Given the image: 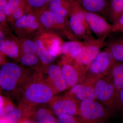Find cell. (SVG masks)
<instances>
[{"label": "cell", "instance_id": "4fadbf2b", "mask_svg": "<svg viewBox=\"0 0 123 123\" xmlns=\"http://www.w3.org/2000/svg\"><path fill=\"white\" fill-rule=\"evenodd\" d=\"M85 15L91 30L97 36V39L106 40L113 33V25L102 16L85 10Z\"/></svg>", "mask_w": 123, "mask_h": 123}, {"label": "cell", "instance_id": "e575fe53", "mask_svg": "<svg viewBox=\"0 0 123 123\" xmlns=\"http://www.w3.org/2000/svg\"><path fill=\"white\" fill-rule=\"evenodd\" d=\"M120 33H122V34H123V29L122 30V31H120Z\"/></svg>", "mask_w": 123, "mask_h": 123}, {"label": "cell", "instance_id": "d6986e66", "mask_svg": "<svg viewBox=\"0 0 123 123\" xmlns=\"http://www.w3.org/2000/svg\"><path fill=\"white\" fill-rule=\"evenodd\" d=\"M84 43L79 40H70L63 42L61 49L62 58L74 61L80 53Z\"/></svg>", "mask_w": 123, "mask_h": 123}, {"label": "cell", "instance_id": "30bf717a", "mask_svg": "<svg viewBox=\"0 0 123 123\" xmlns=\"http://www.w3.org/2000/svg\"><path fill=\"white\" fill-rule=\"evenodd\" d=\"M59 65L68 89L81 83L85 79L89 69L76 63L74 60H68L62 58Z\"/></svg>", "mask_w": 123, "mask_h": 123}, {"label": "cell", "instance_id": "4dcf8cb0", "mask_svg": "<svg viewBox=\"0 0 123 123\" xmlns=\"http://www.w3.org/2000/svg\"><path fill=\"white\" fill-rule=\"evenodd\" d=\"M57 123H85L79 117L61 115L57 117Z\"/></svg>", "mask_w": 123, "mask_h": 123}, {"label": "cell", "instance_id": "cb8c5ba5", "mask_svg": "<svg viewBox=\"0 0 123 123\" xmlns=\"http://www.w3.org/2000/svg\"><path fill=\"white\" fill-rule=\"evenodd\" d=\"M30 110L18 106L2 117L9 123H21L27 120Z\"/></svg>", "mask_w": 123, "mask_h": 123}, {"label": "cell", "instance_id": "83f0119b", "mask_svg": "<svg viewBox=\"0 0 123 123\" xmlns=\"http://www.w3.org/2000/svg\"><path fill=\"white\" fill-rule=\"evenodd\" d=\"M26 5V0H8L6 9V17H8L17 9Z\"/></svg>", "mask_w": 123, "mask_h": 123}, {"label": "cell", "instance_id": "7a4b0ae2", "mask_svg": "<svg viewBox=\"0 0 123 123\" xmlns=\"http://www.w3.org/2000/svg\"><path fill=\"white\" fill-rule=\"evenodd\" d=\"M30 70L12 62L1 65L0 69L1 89L7 93L20 94L31 75Z\"/></svg>", "mask_w": 123, "mask_h": 123}, {"label": "cell", "instance_id": "d4e9b609", "mask_svg": "<svg viewBox=\"0 0 123 123\" xmlns=\"http://www.w3.org/2000/svg\"><path fill=\"white\" fill-rule=\"evenodd\" d=\"M38 34L18 38L21 49V55L25 54H36V47L35 38Z\"/></svg>", "mask_w": 123, "mask_h": 123}, {"label": "cell", "instance_id": "e0dca14e", "mask_svg": "<svg viewBox=\"0 0 123 123\" xmlns=\"http://www.w3.org/2000/svg\"><path fill=\"white\" fill-rule=\"evenodd\" d=\"M27 120L33 123H57V118L44 105L31 109Z\"/></svg>", "mask_w": 123, "mask_h": 123}, {"label": "cell", "instance_id": "8992f818", "mask_svg": "<svg viewBox=\"0 0 123 123\" xmlns=\"http://www.w3.org/2000/svg\"><path fill=\"white\" fill-rule=\"evenodd\" d=\"M85 11L77 1H75L68 19L71 30L77 39L83 42L94 38L86 20Z\"/></svg>", "mask_w": 123, "mask_h": 123}, {"label": "cell", "instance_id": "3957f363", "mask_svg": "<svg viewBox=\"0 0 123 123\" xmlns=\"http://www.w3.org/2000/svg\"><path fill=\"white\" fill-rule=\"evenodd\" d=\"M37 55L43 66L52 64L61 55V49L63 43L61 37L53 33L42 32L35 38Z\"/></svg>", "mask_w": 123, "mask_h": 123}, {"label": "cell", "instance_id": "7c38bea8", "mask_svg": "<svg viewBox=\"0 0 123 123\" xmlns=\"http://www.w3.org/2000/svg\"><path fill=\"white\" fill-rule=\"evenodd\" d=\"M115 61L111 51L106 48L91 62L87 74L98 78L104 77L107 74Z\"/></svg>", "mask_w": 123, "mask_h": 123}, {"label": "cell", "instance_id": "d590c367", "mask_svg": "<svg viewBox=\"0 0 123 123\" xmlns=\"http://www.w3.org/2000/svg\"></svg>", "mask_w": 123, "mask_h": 123}, {"label": "cell", "instance_id": "ba28073f", "mask_svg": "<svg viewBox=\"0 0 123 123\" xmlns=\"http://www.w3.org/2000/svg\"><path fill=\"white\" fill-rule=\"evenodd\" d=\"M9 24L18 38L43 32L37 13H26L18 20Z\"/></svg>", "mask_w": 123, "mask_h": 123}, {"label": "cell", "instance_id": "1f68e13d", "mask_svg": "<svg viewBox=\"0 0 123 123\" xmlns=\"http://www.w3.org/2000/svg\"><path fill=\"white\" fill-rule=\"evenodd\" d=\"M8 1V0H0V24L7 22L6 9Z\"/></svg>", "mask_w": 123, "mask_h": 123}, {"label": "cell", "instance_id": "d6a6232c", "mask_svg": "<svg viewBox=\"0 0 123 123\" xmlns=\"http://www.w3.org/2000/svg\"><path fill=\"white\" fill-rule=\"evenodd\" d=\"M119 112L123 115V89L119 91L115 113Z\"/></svg>", "mask_w": 123, "mask_h": 123}, {"label": "cell", "instance_id": "8fae6325", "mask_svg": "<svg viewBox=\"0 0 123 123\" xmlns=\"http://www.w3.org/2000/svg\"><path fill=\"white\" fill-rule=\"evenodd\" d=\"M105 41L94 38L83 42L84 46L81 52L74 62L80 66L89 68L91 62L105 46Z\"/></svg>", "mask_w": 123, "mask_h": 123}, {"label": "cell", "instance_id": "277c9868", "mask_svg": "<svg viewBox=\"0 0 123 123\" xmlns=\"http://www.w3.org/2000/svg\"><path fill=\"white\" fill-rule=\"evenodd\" d=\"M37 13L43 32L55 34L69 40H79L71 30L68 19L53 13L47 8Z\"/></svg>", "mask_w": 123, "mask_h": 123}, {"label": "cell", "instance_id": "52a82bcc", "mask_svg": "<svg viewBox=\"0 0 123 123\" xmlns=\"http://www.w3.org/2000/svg\"><path fill=\"white\" fill-rule=\"evenodd\" d=\"M80 103L67 92L63 95H55L48 103L51 112L57 116L67 115L78 117Z\"/></svg>", "mask_w": 123, "mask_h": 123}, {"label": "cell", "instance_id": "836d02e7", "mask_svg": "<svg viewBox=\"0 0 123 123\" xmlns=\"http://www.w3.org/2000/svg\"><path fill=\"white\" fill-rule=\"evenodd\" d=\"M113 33L120 32L123 29V13L115 25H113Z\"/></svg>", "mask_w": 123, "mask_h": 123}, {"label": "cell", "instance_id": "44dd1931", "mask_svg": "<svg viewBox=\"0 0 123 123\" xmlns=\"http://www.w3.org/2000/svg\"><path fill=\"white\" fill-rule=\"evenodd\" d=\"M105 43L115 61L123 62V34L117 38L111 37Z\"/></svg>", "mask_w": 123, "mask_h": 123}, {"label": "cell", "instance_id": "5b68a950", "mask_svg": "<svg viewBox=\"0 0 123 123\" xmlns=\"http://www.w3.org/2000/svg\"><path fill=\"white\" fill-rule=\"evenodd\" d=\"M113 112L95 100L82 101L79 117L85 123H108Z\"/></svg>", "mask_w": 123, "mask_h": 123}, {"label": "cell", "instance_id": "6da1fadb", "mask_svg": "<svg viewBox=\"0 0 123 123\" xmlns=\"http://www.w3.org/2000/svg\"><path fill=\"white\" fill-rule=\"evenodd\" d=\"M43 69L36 70L25 83L20 94L19 106L31 109L49 102L56 93L47 82L43 75Z\"/></svg>", "mask_w": 123, "mask_h": 123}, {"label": "cell", "instance_id": "f546056e", "mask_svg": "<svg viewBox=\"0 0 123 123\" xmlns=\"http://www.w3.org/2000/svg\"><path fill=\"white\" fill-rule=\"evenodd\" d=\"M25 5L17 9L11 15L7 17L6 21L8 23H10L18 20L26 13Z\"/></svg>", "mask_w": 123, "mask_h": 123}, {"label": "cell", "instance_id": "603a6c76", "mask_svg": "<svg viewBox=\"0 0 123 123\" xmlns=\"http://www.w3.org/2000/svg\"><path fill=\"white\" fill-rule=\"evenodd\" d=\"M123 13V0H111L108 4L106 15L112 23L115 25Z\"/></svg>", "mask_w": 123, "mask_h": 123}, {"label": "cell", "instance_id": "f1b7e54d", "mask_svg": "<svg viewBox=\"0 0 123 123\" xmlns=\"http://www.w3.org/2000/svg\"><path fill=\"white\" fill-rule=\"evenodd\" d=\"M0 104V118L4 117L15 108L12 102L1 95Z\"/></svg>", "mask_w": 123, "mask_h": 123}, {"label": "cell", "instance_id": "5bb4252c", "mask_svg": "<svg viewBox=\"0 0 123 123\" xmlns=\"http://www.w3.org/2000/svg\"><path fill=\"white\" fill-rule=\"evenodd\" d=\"M98 78L87 74L81 84L74 86L67 92L80 102L95 100V86Z\"/></svg>", "mask_w": 123, "mask_h": 123}, {"label": "cell", "instance_id": "ffe728a7", "mask_svg": "<svg viewBox=\"0 0 123 123\" xmlns=\"http://www.w3.org/2000/svg\"><path fill=\"white\" fill-rule=\"evenodd\" d=\"M75 0H51L47 8L53 13L68 19Z\"/></svg>", "mask_w": 123, "mask_h": 123}, {"label": "cell", "instance_id": "9a60e30c", "mask_svg": "<svg viewBox=\"0 0 123 123\" xmlns=\"http://www.w3.org/2000/svg\"><path fill=\"white\" fill-rule=\"evenodd\" d=\"M43 71L47 74V77H44L46 81L53 89L56 94L68 89L59 65L51 64L45 67Z\"/></svg>", "mask_w": 123, "mask_h": 123}, {"label": "cell", "instance_id": "2e32d148", "mask_svg": "<svg viewBox=\"0 0 123 123\" xmlns=\"http://www.w3.org/2000/svg\"><path fill=\"white\" fill-rule=\"evenodd\" d=\"M0 51L5 56L19 62L21 55L19 40L13 34L0 43Z\"/></svg>", "mask_w": 123, "mask_h": 123}, {"label": "cell", "instance_id": "484cf974", "mask_svg": "<svg viewBox=\"0 0 123 123\" xmlns=\"http://www.w3.org/2000/svg\"><path fill=\"white\" fill-rule=\"evenodd\" d=\"M19 62L23 66L30 67L35 70H40L44 68L36 54L21 55Z\"/></svg>", "mask_w": 123, "mask_h": 123}, {"label": "cell", "instance_id": "9c48e42d", "mask_svg": "<svg viewBox=\"0 0 123 123\" xmlns=\"http://www.w3.org/2000/svg\"><path fill=\"white\" fill-rule=\"evenodd\" d=\"M119 91L104 77L97 79L95 86L96 99L115 114Z\"/></svg>", "mask_w": 123, "mask_h": 123}, {"label": "cell", "instance_id": "ac0fdd59", "mask_svg": "<svg viewBox=\"0 0 123 123\" xmlns=\"http://www.w3.org/2000/svg\"><path fill=\"white\" fill-rule=\"evenodd\" d=\"M104 79L119 91L123 89V62L115 61Z\"/></svg>", "mask_w": 123, "mask_h": 123}, {"label": "cell", "instance_id": "7402d4cb", "mask_svg": "<svg viewBox=\"0 0 123 123\" xmlns=\"http://www.w3.org/2000/svg\"><path fill=\"white\" fill-rule=\"evenodd\" d=\"M79 4L85 11L98 14L105 12L108 4L107 0H78Z\"/></svg>", "mask_w": 123, "mask_h": 123}, {"label": "cell", "instance_id": "4316f807", "mask_svg": "<svg viewBox=\"0 0 123 123\" xmlns=\"http://www.w3.org/2000/svg\"><path fill=\"white\" fill-rule=\"evenodd\" d=\"M51 0H26V13H37L47 7Z\"/></svg>", "mask_w": 123, "mask_h": 123}]
</instances>
